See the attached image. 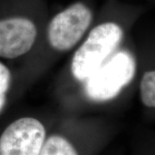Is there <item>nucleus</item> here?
<instances>
[{
	"mask_svg": "<svg viewBox=\"0 0 155 155\" xmlns=\"http://www.w3.org/2000/svg\"><path fill=\"white\" fill-rule=\"evenodd\" d=\"M135 69L132 54L127 51H119L110 56L84 81L85 93L96 102L113 99L132 81Z\"/></svg>",
	"mask_w": 155,
	"mask_h": 155,
	"instance_id": "f03ea898",
	"label": "nucleus"
},
{
	"mask_svg": "<svg viewBox=\"0 0 155 155\" xmlns=\"http://www.w3.org/2000/svg\"><path fill=\"white\" fill-rule=\"evenodd\" d=\"M122 36V28L115 22H104L95 27L72 58L73 77L84 82L115 52Z\"/></svg>",
	"mask_w": 155,
	"mask_h": 155,
	"instance_id": "f257e3e1",
	"label": "nucleus"
},
{
	"mask_svg": "<svg viewBox=\"0 0 155 155\" xmlns=\"http://www.w3.org/2000/svg\"><path fill=\"white\" fill-rule=\"evenodd\" d=\"M6 102V94H0V113L3 110Z\"/></svg>",
	"mask_w": 155,
	"mask_h": 155,
	"instance_id": "1a4fd4ad",
	"label": "nucleus"
},
{
	"mask_svg": "<svg viewBox=\"0 0 155 155\" xmlns=\"http://www.w3.org/2000/svg\"><path fill=\"white\" fill-rule=\"evenodd\" d=\"M40 155H79V153L69 139L54 134L47 136Z\"/></svg>",
	"mask_w": 155,
	"mask_h": 155,
	"instance_id": "423d86ee",
	"label": "nucleus"
},
{
	"mask_svg": "<svg viewBox=\"0 0 155 155\" xmlns=\"http://www.w3.org/2000/svg\"><path fill=\"white\" fill-rule=\"evenodd\" d=\"M140 90L142 103L147 107L155 108V70L145 72Z\"/></svg>",
	"mask_w": 155,
	"mask_h": 155,
	"instance_id": "0eeeda50",
	"label": "nucleus"
},
{
	"mask_svg": "<svg viewBox=\"0 0 155 155\" xmlns=\"http://www.w3.org/2000/svg\"><path fill=\"white\" fill-rule=\"evenodd\" d=\"M11 72L9 69L0 62V94H6L10 88Z\"/></svg>",
	"mask_w": 155,
	"mask_h": 155,
	"instance_id": "6e6552de",
	"label": "nucleus"
},
{
	"mask_svg": "<svg viewBox=\"0 0 155 155\" xmlns=\"http://www.w3.org/2000/svg\"><path fill=\"white\" fill-rule=\"evenodd\" d=\"M92 21V13L85 5L75 3L58 13L48 25L50 45L58 51H67L82 38Z\"/></svg>",
	"mask_w": 155,
	"mask_h": 155,
	"instance_id": "7ed1b4c3",
	"label": "nucleus"
},
{
	"mask_svg": "<svg viewBox=\"0 0 155 155\" xmlns=\"http://www.w3.org/2000/svg\"><path fill=\"white\" fill-rule=\"evenodd\" d=\"M46 138V128L39 120L17 119L0 135V155H40Z\"/></svg>",
	"mask_w": 155,
	"mask_h": 155,
	"instance_id": "20e7f679",
	"label": "nucleus"
},
{
	"mask_svg": "<svg viewBox=\"0 0 155 155\" xmlns=\"http://www.w3.org/2000/svg\"><path fill=\"white\" fill-rule=\"evenodd\" d=\"M37 30L32 21L24 17L0 20V57L14 59L31 49Z\"/></svg>",
	"mask_w": 155,
	"mask_h": 155,
	"instance_id": "39448f33",
	"label": "nucleus"
}]
</instances>
